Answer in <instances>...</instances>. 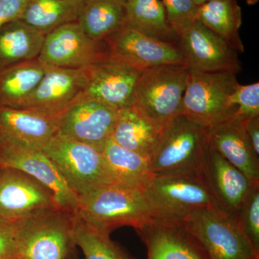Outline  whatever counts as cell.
Instances as JSON below:
<instances>
[{"mask_svg":"<svg viewBox=\"0 0 259 259\" xmlns=\"http://www.w3.org/2000/svg\"><path fill=\"white\" fill-rule=\"evenodd\" d=\"M144 193L151 218L183 222L207 208H220L200 171L153 175Z\"/></svg>","mask_w":259,"mask_h":259,"instance_id":"obj_1","label":"cell"},{"mask_svg":"<svg viewBox=\"0 0 259 259\" xmlns=\"http://www.w3.org/2000/svg\"><path fill=\"white\" fill-rule=\"evenodd\" d=\"M76 218V213L57 207L15 222L17 258L72 259Z\"/></svg>","mask_w":259,"mask_h":259,"instance_id":"obj_2","label":"cell"},{"mask_svg":"<svg viewBox=\"0 0 259 259\" xmlns=\"http://www.w3.org/2000/svg\"><path fill=\"white\" fill-rule=\"evenodd\" d=\"M76 214L90 226L110 233L122 226L139 230L151 220L144 190L119 183L80 199Z\"/></svg>","mask_w":259,"mask_h":259,"instance_id":"obj_3","label":"cell"},{"mask_svg":"<svg viewBox=\"0 0 259 259\" xmlns=\"http://www.w3.org/2000/svg\"><path fill=\"white\" fill-rule=\"evenodd\" d=\"M189 77L190 70L185 65H163L144 70L136 88L134 108L162 131L182 115Z\"/></svg>","mask_w":259,"mask_h":259,"instance_id":"obj_4","label":"cell"},{"mask_svg":"<svg viewBox=\"0 0 259 259\" xmlns=\"http://www.w3.org/2000/svg\"><path fill=\"white\" fill-rule=\"evenodd\" d=\"M42 150L79 201L102 187L116 183L102 151L93 146L55 135Z\"/></svg>","mask_w":259,"mask_h":259,"instance_id":"obj_5","label":"cell"},{"mask_svg":"<svg viewBox=\"0 0 259 259\" xmlns=\"http://www.w3.org/2000/svg\"><path fill=\"white\" fill-rule=\"evenodd\" d=\"M208 146V128L177 116L162 130L148 159L150 170L153 175L200 171Z\"/></svg>","mask_w":259,"mask_h":259,"instance_id":"obj_6","label":"cell"},{"mask_svg":"<svg viewBox=\"0 0 259 259\" xmlns=\"http://www.w3.org/2000/svg\"><path fill=\"white\" fill-rule=\"evenodd\" d=\"M236 75L190 71L182 115L208 129L234 115L237 107L232 105L231 96L239 83Z\"/></svg>","mask_w":259,"mask_h":259,"instance_id":"obj_7","label":"cell"},{"mask_svg":"<svg viewBox=\"0 0 259 259\" xmlns=\"http://www.w3.org/2000/svg\"><path fill=\"white\" fill-rule=\"evenodd\" d=\"M183 222L211 259H259V253L241 231L236 214L222 209H203Z\"/></svg>","mask_w":259,"mask_h":259,"instance_id":"obj_8","label":"cell"},{"mask_svg":"<svg viewBox=\"0 0 259 259\" xmlns=\"http://www.w3.org/2000/svg\"><path fill=\"white\" fill-rule=\"evenodd\" d=\"M143 71L107 54L87 68L83 95L116 111L134 107L135 95Z\"/></svg>","mask_w":259,"mask_h":259,"instance_id":"obj_9","label":"cell"},{"mask_svg":"<svg viewBox=\"0 0 259 259\" xmlns=\"http://www.w3.org/2000/svg\"><path fill=\"white\" fill-rule=\"evenodd\" d=\"M0 168L19 170L36 179L54 192L61 208L77 212L79 199L42 148L0 138Z\"/></svg>","mask_w":259,"mask_h":259,"instance_id":"obj_10","label":"cell"},{"mask_svg":"<svg viewBox=\"0 0 259 259\" xmlns=\"http://www.w3.org/2000/svg\"><path fill=\"white\" fill-rule=\"evenodd\" d=\"M61 207L55 194L36 179L13 168H0V221L23 218Z\"/></svg>","mask_w":259,"mask_h":259,"instance_id":"obj_11","label":"cell"},{"mask_svg":"<svg viewBox=\"0 0 259 259\" xmlns=\"http://www.w3.org/2000/svg\"><path fill=\"white\" fill-rule=\"evenodd\" d=\"M117 112L83 95L59 116L55 135L102 151L111 138Z\"/></svg>","mask_w":259,"mask_h":259,"instance_id":"obj_12","label":"cell"},{"mask_svg":"<svg viewBox=\"0 0 259 259\" xmlns=\"http://www.w3.org/2000/svg\"><path fill=\"white\" fill-rule=\"evenodd\" d=\"M178 46L190 71L236 74L241 71L238 52L198 20L180 34Z\"/></svg>","mask_w":259,"mask_h":259,"instance_id":"obj_13","label":"cell"},{"mask_svg":"<svg viewBox=\"0 0 259 259\" xmlns=\"http://www.w3.org/2000/svg\"><path fill=\"white\" fill-rule=\"evenodd\" d=\"M102 42L108 55L141 71L163 65H185L178 45L160 41L128 27H122Z\"/></svg>","mask_w":259,"mask_h":259,"instance_id":"obj_14","label":"cell"},{"mask_svg":"<svg viewBox=\"0 0 259 259\" xmlns=\"http://www.w3.org/2000/svg\"><path fill=\"white\" fill-rule=\"evenodd\" d=\"M105 52L103 42H96L83 32L77 21L64 24L47 34L38 60L47 66L87 69Z\"/></svg>","mask_w":259,"mask_h":259,"instance_id":"obj_15","label":"cell"},{"mask_svg":"<svg viewBox=\"0 0 259 259\" xmlns=\"http://www.w3.org/2000/svg\"><path fill=\"white\" fill-rule=\"evenodd\" d=\"M87 83V69L47 66L37 88L20 109L59 117L73 102L82 96Z\"/></svg>","mask_w":259,"mask_h":259,"instance_id":"obj_16","label":"cell"},{"mask_svg":"<svg viewBox=\"0 0 259 259\" xmlns=\"http://www.w3.org/2000/svg\"><path fill=\"white\" fill-rule=\"evenodd\" d=\"M137 231L147 248L148 259H211L184 222L151 218Z\"/></svg>","mask_w":259,"mask_h":259,"instance_id":"obj_17","label":"cell"},{"mask_svg":"<svg viewBox=\"0 0 259 259\" xmlns=\"http://www.w3.org/2000/svg\"><path fill=\"white\" fill-rule=\"evenodd\" d=\"M201 172L220 208L236 214L255 184L208 146Z\"/></svg>","mask_w":259,"mask_h":259,"instance_id":"obj_18","label":"cell"},{"mask_svg":"<svg viewBox=\"0 0 259 259\" xmlns=\"http://www.w3.org/2000/svg\"><path fill=\"white\" fill-rule=\"evenodd\" d=\"M208 142L252 182H259V157L250 144L243 120L236 114L208 129Z\"/></svg>","mask_w":259,"mask_h":259,"instance_id":"obj_19","label":"cell"},{"mask_svg":"<svg viewBox=\"0 0 259 259\" xmlns=\"http://www.w3.org/2000/svg\"><path fill=\"white\" fill-rule=\"evenodd\" d=\"M59 117L0 106V138L42 148L55 136Z\"/></svg>","mask_w":259,"mask_h":259,"instance_id":"obj_20","label":"cell"},{"mask_svg":"<svg viewBox=\"0 0 259 259\" xmlns=\"http://www.w3.org/2000/svg\"><path fill=\"white\" fill-rule=\"evenodd\" d=\"M45 36L21 20L0 28V71L38 59Z\"/></svg>","mask_w":259,"mask_h":259,"instance_id":"obj_21","label":"cell"},{"mask_svg":"<svg viewBox=\"0 0 259 259\" xmlns=\"http://www.w3.org/2000/svg\"><path fill=\"white\" fill-rule=\"evenodd\" d=\"M161 131L134 107L119 110L111 138L121 147L149 159L157 146Z\"/></svg>","mask_w":259,"mask_h":259,"instance_id":"obj_22","label":"cell"},{"mask_svg":"<svg viewBox=\"0 0 259 259\" xmlns=\"http://www.w3.org/2000/svg\"><path fill=\"white\" fill-rule=\"evenodd\" d=\"M124 26L162 42L178 45L180 36L167 20L161 0H126Z\"/></svg>","mask_w":259,"mask_h":259,"instance_id":"obj_23","label":"cell"},{"mask_svg":"<svg viewBox=\"0 0 259 259\" xmlns=\"http://www.w3.org/2000/svg\"><path fill=\"white\" fill-rule=\"evenodd\" d=\"M197 20L238 53L244 52L240 37L241 8L238 0H214L199 5Z\"/></svg>","mask_w":259,"mask_h":259,"instance_id":"obj_24","label":"cell"},{"mask_svg":"<svg viewBox=\"0 0 259 259\" xmlns=\"http://www.w3.org/2000/svg\"><path fill=\"white\" fill-rule=\"evenodd\" d=\"M38 59L0 71V106L20 109L33 93L47 71Z\"/></svg>","mask_w":259,"mask_h":259,"instance_id":"obj_25","label":"cell"},{"mask_svg":"<svg viewBox=\"0 0 259 259\" xmlns=\"http://www.w3.org/2000/svg\"><path fill=\"white\" fill-rule=\"evenodd\" d=\"M125 0H85L77 19L83 32L96 42L125 25Z\"/></svg>","mask_w":259,"mask_h":259,"instance_id":"obj_26","label":"cell"},{"mask_svg":"<svg viewBox=\"0 0 259 259\" xmlns=\"http://www.w3.org/2000/svg\"><path fill=\"white\" fill-rule=\"evenodd\" d=\"M85 0H26L20 20L49 33L64 24L77 21Z\"/></svg>","mask_w":259,"mask_h":259,"instance_id":"obj_27","label":"cell"},{"mask_svg":"<svg viewBox=\"0 0 259 259\" xmlns=\"http://www.w3.org/2000/svg\"><path fill=\"white\" fill-rule=\"evenodd\" d=\"M102 151L116 183L144 190L152 178L147 158L121 147L112 139L107 141Z\"/></svg>","mask_w":259,"mask_h":259,"instance_id":"obj_28","label":"cell"},{"mask_svg":"<svg viewBox=\"0 0 259 259\" xmlns=\"http://www.w3.org/2000/svg\"><path fill=\"white\" fill-rule=\"evenodd\" d=\"M110 234L90 226L76 215L74 241L82 250L84 259H134L110 239Z\"/></svg>","mask_w":259,"mask_h":259,"instance_id":"obj_29","label":"cell"},{"mask_svg":"<svg viewBox=\"0 0 259 259\" xmlns=\"http://www.w3.org/2000/svg\"><path fill=\"white\" fill-rule=\"evenodd\" d=\"M236 216L241 231L259 253V183L253 186Z\"/></svg>","mask_w":259,"mask_h":259,"instance_id":"obj_30","label":"cell"},{"mask_svg":"<svg viewBox=\"0 0 259 259\" xmlns=\"http://www.w3.org/2000/svg\"><path fill=\"white\" fill-rule=\"evenodd\" d=\"M168 23L179 36L197 20L198 6L194 0H163Z\"/></svg>","mask_w":259,"mask_h":259,"instance_id":"obj_31","label":"cell"},{"mask_svg":"<svg viewBox=\"0 0 259 259\" xmlns=\"http://www.w3.org/2000/svg\"><path fill=\"white\" fill-rule=\"evenodd\" d=\"M231 102L237 107L236 115L242 120L259 117V83H238L231 95Z\"/></svg>","mask_w":259,"mask_h":259,"instance_id":"obj_32","label":"cell"},{"mask_svg":"<svg viewBox=\"0 0 259 259\" xmlns=\"http://www.w3.org/2000/svg\"><path fill=\"white\" fill-rule=\"evenodd\" d=\"M17 258L15 223L0 221V259Z\"/></svg>","mask_w":259,"mask_h":259,"instance_id":"obj_33","label":"cell"},{"mask_svg":"<svg viewBox=\"0 0 259 259\" xmlns=\"http://www.w3.org/2000/svg\"><path fill=\"white\" fill-rule=\"evenodd\" d=\"M26 0H0V28L20 20Z\"/></svg>","mask_w":259,"mask_h":259,"instance_id":"obj_34","label":"cell"},{"mask_svg":"<svg viewBox=\"0 0 259 259\" xmlns=\"http://www.w3.org/2000/svg\"><path fill=\"white\" fill-rule=\"evenodd\" d=\"M243 120L250 144L259 157V117Z\"/></svg>","mask_w":259,"mask_h":259,"instance_id":"obj_35","label":"cell"},{"mask_svg":"<svg viewBox=\"0 0 259 259\" xmlns=\"http://www.w3.org/2000/svg\"><path fill=\"white\" fill-rule=\"evenodd\" d=\"M210 1H214V0H194V3H196L197 6H199V5L204 4V3H208V2Z\"/></svg>","mask_w":259,"mask_h":259,"instance_id":"obj_36","label":"cell"},{"mask_svg":"<svg viewBox=\"0 0 259 259\" xmlns=\"http://www.w3.org/2000/svg\"><path fill=\"white\" fill-rule=\"evenodd\" d=\"M246 1L247 4L249 5H254L258 3V0H245Z\"/></svg>","mask_w":259,"mask_h":259,"instance_id":"obj_37","label":"cell"},{"mask_svg":"<svg viewBox=\"0 0 259 259\" xmlns=\"http://www.w3.org/2000/svg\"><path fill=\"white\" fill-rule=\"evenodd\" d=\"M14 259H18V258H14Z\"/></svg>","mask_w":259,"mask_h":259,"instance_id":"obj_38","label":"cell"},{"mask_svg":"<svg viewBox=\"0 0 259 259\" xmlns=\"http://www.w3.org/2000/svg\"><path fill=\"white\" fill-rule=\"evenodd\" d=\"M125 1H126V0H125Z\"/></svg>","mask_w":259,"mask_h":259,"instance_id":"obj_39","label":"cell"}]
</instances>
